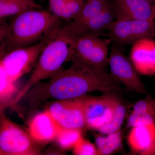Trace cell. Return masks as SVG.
I'll use <instances>...</instances> for the list:
<instances>
[{
  "label": "cell",
  "instance_id": "obj_1",
  "mask_svg": "<svg viewBox=\"0 0 155 155\" xmlns=\"http://www.w3.org/2000/svg\"><path fill=\"white\" fill-rule=\"evenodd\" d=\"M69 68L64 69L47 82L34 85L23 98L32 114L43 103L50 99H73L89 93L100 91L118 95L119 84L111 78L106 69H98L78 60H72Z\"/></svg>",
  "mask_w": 155,
  "mask_h": 155
},
{
  "label": "cell",
  "instance_id": "obj_2",
  "mask_svg": "<svg viewBox=\"0 0 155 155\" xmlns=\"http://www.w3.org/2000/svg\"><path fill=\"white\" fill-rule=\"evenodd\" d=\"M52 13L32 9L14 16L9 23L1 19V57L52 36L63 25Z\"/></svg>",
  "mask_w": 155,
  "mask_h": 155
},
{
  "label": "cell",
  "instance_id": "obj_3",
  "mask_svg": "<svg viewBox=\"0 0 155 155\" xmlns=\"http://www.w3.org/2000/svg\"><path fill=\"white\" fill-rule=\"evenodd\" d=\"M72 55L70 40L58 30L45 46L30 78L18 92L10 107L14 109L34 85L42 80L51 78L63 70V65L70 61Z\"/></svg>",
  "mask_w": 155,
  "mask_h": 155
},
{
  "label": "cell",
  "instance_id": "obj_4",
  "mask_svg": "<svg viewBox=\"0 0 155 155\" xmlns=\"http://www.w3.org/2000/svg\"><path fill=\"white\" fill-rule=\"evenodd\" d=\"M68 38L72 50L70 61L78 60L95 68L106 69L110 46L112 43L110 39L101 38L98 35L93 33Z\"/></svg>",
  "mask_w": 155,
  "mask_h": 155
},
{
  "label": "cell",
  "instance_id": "obj_5",
  "mask_svg": "<svg viewBox=\"0 0 155 155\" xmlns=\"http://www.w3.org/2000/svg\"><path fill=\"white\" fill-rule=\"evenodd\" d=\"M29 134L1 113L0 155H36L40 149Z\"/></svg>",
  "mask_w": 155,
  "mask_h": 155
},
{
  "label": "cell",
  "instance_id": "obj_6",
  "mask_svg": "<svg viewBox=\"0 0 155 155\" xmlns=\"http://www.w3.org/2000/svg\"><path fill=\"white\" fill-rule=\"evenodd\" d=\"M53 36L32 45L7 53L1 58L0 68L4 70L9 79L15 82L34 69L42 51Z\"/></svg>",
  "mask_w": 155,
  "mask_h": 155
},
{
  "label": "cell",
  "instance_id": "obj_7",
  "mask_svg": "<svg viewBox=\"0 0 155 155\" xmlns=\"http://www.w3.org/2000/svg\"><path fill=\"white\" fill-rule=\"evenodd\" d=\"M104 36L118 46L133 44L144 38H153L155 35L154 20L116 19Z\"/></svg>",
  "mask_w": 155,
  "mask_h": 155
},
{
  "label": "cell",
  "instance_id": "obj_8",
  "mask_svg": "<svg viewBox=\"0 0 155 155\" xmlns=\"http://www.w3.org/2000/svg\"><path fill=\"white\" fill-rule=\"evenodd\" d=\"M79 98L83 107L86 127L99 130L112 121L115 115L118 95L104 94L99 97Z\"/></svg>",
  "mask_w": 155,
  "mask_h": 155
},
{
  "label": "cell",
  "instance_id": "obj_9",
  "mask_svg": "<svg viewBox=\"0 0 155 155\" xmlns=\"http://www.w3.org/2000/svg\"><path fill=\"white\" fill-rule=\"evenodd\" d=\"M108 65L110 76L118 84L141 94H147L146 87L133 64L119 47L113 43L109 55Z\"/></svg>",
  "mask_w": 155,
  "mask_h": 155
},
{
  "label": "cell",
  "instance_id": "obj_10",
  "mask_svg": "<svg viewBox=\"0 0 155 155\" xmlns=\"http://www.w3.org/2000/svg\"><path fill=\"white\" fill-rule=\"evenodd\" d=\"M47 110L63 128L82 130L86 127L83 107L79 98L58 100Z\"/></svg>",
  "mask_w": 155,
  "mask_h": 155
},
{
  "label": "cell",
  "instance_id": "obj_11",
  "mask_svg": "<svg viewBox=\"0 0 155 155\" xmlns=\"http://www.w3.org/2000/svg\"><path fill=\"white\" fill-rule=\"evenodd\" d=\"M116 19H155V5L150 0H114Z\"/></svg>",
  "mask_w": 155,
  "mask_h": 155
},
{
  "label": "cell",
  "instance_id": "obj_12",
  "mask_svg": "<svg viewBox=\"0 0 155 155\" xmlns=\"http://www.w3.org/2000/svg\"><path fill=\"white\" fill-rule=\"evenodd\" d=\"M130 59L140 74L146 75L155 74V41L144 38L132 44Z\"/></svg>",
  "mask_w": 155,
  "mask_h": 155
},
{
  "label": "cell",
  "instance_id": "obj_13",
  "mask_svg": "<svg viewBox=\"0 0 155 155\" xmlns=\"http://www.w3.org/2000/svg\"><path fill=\"white\" fill-rule=\"evenodd\" d=\"M62 127L48 110L37 114L29 122L28 133L35 141L44 143L56 139Z\"/></svg>",
  "mask_w": 155,
  "mask_h": 155
},
{
  "label": "cell",
  "instance_id": "obj_14",
  "mask_svg": "<svg viewBox=\"0 0 155 155\" xmlns=\"http://www.w3.org/2000/svg\"><path fill=\"white\" fill-rule=\"evenodd\" d=\"M127 142L130 149L136 153L155 154V123L132 127Z\"/></svg>",
  "mask_w": 155,
  "mask_h": 155
},
{
  "label": "cell",
  "instance_id": "obj_15",
  "mask_svg": "<svg viewBox=\"0 0 155 155\" xmlns=\"http://www.w3.org/2000/svg\"><path fill=\"white\" fill-rule=\"evenodd\" d=\"M155 123V98L151 94L136 103L127 122L128 127Z\"/></svg>",
  "mask_w": 155,
  "mask_h": 155
},
{
  "label": "cell",
  "instance_id": "obj_16",
  "mask_svg": "<svg viewBox=\"0 0 155 155\" xmlns=\"http://www.w3.org/2000/svg\"><path fill=\"white\" fill-rule=\"evenodd\" d=\"M51 13L66 22L76 18L82 10L84 0H48Z\"/></svg>",
  "mask_w": 155,
  "mask_h": 155
},
{
  "label": "cell",
  "instance_id": "obj_17",
  "mask_svg": "<svg viewBox=\"0 0 155 155\" xmlns=\"http://www.w3.org/2000/svg\"><path fill=\"white\" fill-rule=\"evenodd\" d=\"M41 6L34 0H0V18L16 16L32 9H40Z\"/></svg>",
  "mask_w": 155,
  "mask_h": 155
},
{
  "label": "cell",
  "instance_id": "obj_18",
  "mask_svg": "<svg viewBox=\"0 0 155 155\" xmlns=\"http://www.w3.org/2000/svg\"><path fill=\"white\" fill-rule=\"evenodd\" d=\"M106 137L97 136L95 143L98 155L110 154L119 149L122 143V135L120 129L108 134Z\"/></svg>",
  "mask_w": 155,
  "mask_h": 155
},
{
  "label": "cell",
  "instance_id": "obj_19",
  "mask_svg": "<svg viewBox=\"0 0 155 155\" xmlns=\"http://www.w3.org/2000/svg\"><path fill=\"white\" fill-rule=\"evenodd\" d=\"M110 5L106 0H87L77 17L67 23L72 25H79L95 17Z\"/></svg>",
  "mask_w": 155,
  "mask_h": 155
},
{
  "label": "cell",
  "instance_id": "obj_20",
  "mask_svg": "<svg viewBox=\"0 0 155 155\" xmlns=\"http://www.w3.org/2000/svg\"><path fill=\"white\" fill-rule=\"evenodd\" d=\"M14 81L9 79L5 72L0 68V107L1 113L10 107L11 102L18 93Z\"/></svg>",
  "mask_w": 155,
  "mask_h": 155
},
{
  "label": "cell",
  "instance_id": "obj_21",
  "mask_svg": "<svg viewBox=\"0 0 155 155\" xmlns=\"http://www.w3.org/2000/svg\"><path fill=\"white\" fill-rule=\"evenodd\" d=\"M81 130L62 127L56 140L64 149L73 148L82 137Z\"/></svg>",
  "mask_w": 155,
  "mask_h": 155
},
{
  "label": "cell",
  "instance_id": "obj_22",
  "mask_svg": "<svg viewBox=\"0 0 155 155\" xmlns=\"http://www.w3.org/2000/svg\"><path fill=\"white\" fill-rule=\"evenodd\" d=\"M126 114V108L122 102L119 99L116 106L115 115L112 121L109 124L102 127L98 130L104 134L114 132L120 129Z\"/></svg>",
  "mask_w": 155,
  "mask_h": 155
},
{
  "label": "cell",
  "instance_id": "obj_23",
  "mask_svg": "<svg viewBox=\"0 0 155 155\" xmlns=\"http://www.w3.org/2000/svg\"><path fill=\"white\" fill-rule=\"evenodd\" d=\"M73 153L75 155H98L96 147L83 137L80 139L73 148Z\"/></svg>",
  "mask_w": 155,
  "mask_h": 155
},
{
  "label": "cell",
  "instance_id": "obj_24",
  "mask_svg": "<svg viewBox=\"0 0 155 155\" xmlns=\"http://www.w3.org/2000/svg\"><path fill=\"white\" fill-rule=\"evenodd\" d=\"M151 2H152L153 3H154L155 5V0H150Z\"/></svg>",
  "mask_w": 155,
  "mask_h": 155
}]
</instances>
